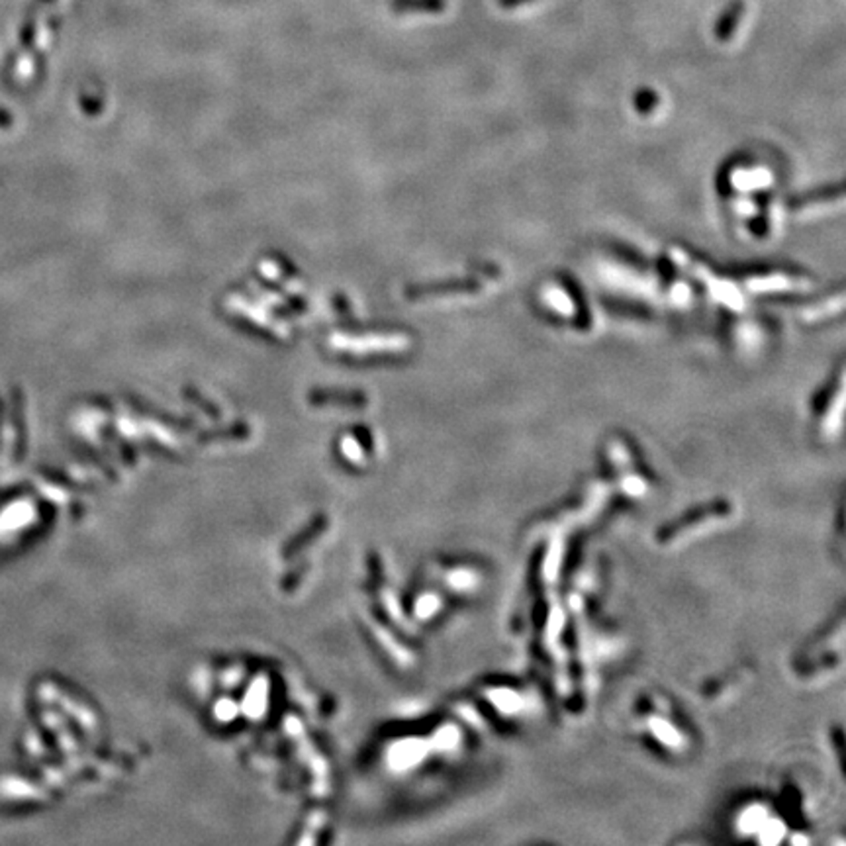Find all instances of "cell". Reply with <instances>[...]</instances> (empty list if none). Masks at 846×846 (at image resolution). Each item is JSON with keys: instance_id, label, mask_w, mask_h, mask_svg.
Segmentation results:
<instances>
[{"instance_id": "cell-1", "label": "cell", "mask_w": 846, "mask_h": 846, "mask_svg": "<svg viewBox=\"0 0 846 846\" xmlns=\"http://www.w3.org/2000/svg\"><path fill=\"white\" fill-rule=\"evenodd\" d=\"M10 124H12V116L5 108H0V127H10Z\"/></svg>"}]
</instances>
